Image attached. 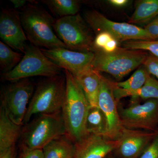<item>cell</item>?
<instances>
[{"instance_id": "17", "label": "cell", "mask_w": 158, "mask_h": 158, "mask_svg": "<svg viewBox=\"0 0 158 158\" xmlns=\"http://www.w3.org/2000/svg\"><path fill=\"white\" fill-rule=\"evenodd\" d=\"M21 126L15 124L9 118L5 109L0 110V152L15 146L21 134Z\"/></svg>"}, {"instance_id": "19", "label": "cell", "mask_w": 158, "mask_h": 158, "mask_svg": "<svg viewBox=\"0 0 158 158\" xmlns=\"http://www.w3.org/2000/svg\"><path fill=\"white\" fill-rule=\"evenodd\" d=\"M86 129L88 134L107 137V120L98 107L90 106L86 119Z\"/></svg>"}, {"instance_id": "28", "label": "cell", "mask_w": 158, "mask_h": 158, "mask_svg": "<svg viewBox=\"0 0 158 158\" xmlns=\"http://www.w3.org/2000/svg\"><path fill=\"white\" fill-rule=\"evenodd\" d=\"M139 158H158V132Z\"/></svg>"}, {"instance_id": "13", "label": "cell", "mask_w": 158, "mask_h": 158, "mask_svg": "<svg viewBox=\"0 0 158 158\" xmlns=\"http://www.w3.org/2000/svg\"><path fill=\"white\" fill-rule=\"evenodd\" d=\"M0 37L11 48L23 54L28 44L20 13L15 9H2L0 15Z\"/></svg>"}, {"instance_id": "22", "label": "cell", "mask_w": 158, "mask_h": 158, "mask_svg": "<svg viewBox=\"0 0 158 158\" xmlns=\"http://www.w3.org/2000/svg\"><path fill=\"white\" fill-rule=\"evenodd\" d=\"M40 2L58 19L75 15L80 10V2L76 0H42Z\"/></svg>"}, {"instance_id": "27", "label": "cell", "mask_w": 158, "mask_h": 158, "mask_svg": "<svg viewBox=\"0 0 158 158\" xmlns=\"http://www.w3.org/2000/svg\"><path fill=\"white\" fill-rule=\"evenodd\" d=\"M113 36L107 32H102L97 34L94 41V49L102 50L106 44L113 38Z\"/></svg>"}, {"instance_id": "31", "label": "cell", "mask_w": 158, "mask_h": 158, "mask_svg": "<svg viewBox=\"0 0 158 158\" xmlns=\"http://www.w3.org/2000/svg\"><path fill=\"white\" fill-rule=\"evenodd\" d=\"M16 151L15 146L0 152V158H16Z\"/></svg>"}, {"instance_id": "15", "label": "cell", "mask_w": 158, "mask_h": 158, "mask_svg": "<svg viewBox=\"0 0 158 158\" xmlns=\"http://www.w3.org/2000/svg\"><path fill=\"white\" fill-rule=\"evenodd\" d=\"M117 144L116 140L104 136L88 134L75 143L74 158H105L115 151Z\"/></svg>"}, {"instance_id": "7", "label": "cell", "mask_w": 158, "mask_h": 158, "mask_svg": "<svg viewBox=\"0 0 158 158\" xmlns=\"http://www.w3.org/2000/svg\"><path fill=\"white\" fill-rule=\"evenodd\" d=\"M54 29L57 37L68 49L94 52V39L91 34V28L79 14L56 19Z\"/></svg>"}, {"instance_id": "6", "label": "cell", "mask_w": 158, "mask_h": 158, "mask_svg": "<svg viewBox=\"0 0 158 158\" xmlns=\"http://www.w3.org/2000/svg\"><path fill=\"white\" fill-rule=\"evenodd\" d=\"M62 69L46 56L39 48L28 44L22 59L11 71L2 74V81L14 82L33 77H50L61 74Z\"/></svg>"}, {"instance_id": "30", "label": "cell", "mask_w": 158, "mask_h": 158, "mask_svg": "<svg viewBox=\"0 0 158 158\" xmlns=\"http://www.w3.org/2000/svg\"><path fill=\"white\" fill-rule=\"evenodd\" d=\"M118 42L117 40L113 37L106 44L102 51L106 53H112L115 52L118 48Z\"/></svg>"}, {"instance_id": "3", "label": "cell", "mask_w": 158, "mask_h": 158, "mask_svg": "<svg viewBox=\"0 0 158 158\" xmlns=\"http://www.w3.org/2000/svg\"><path fill=\"white\" fill-rule=\"evenodd\" d=\"M65 94V76L46 77L40 82L29 103L23 123H29L35 114L61 113Z\"/></svg>"}, {"instance_id": "4", "label": "cell", "mask_w": 158, "mask_h": 158, "mask_svg": "<svg viewBox=\"0 0 158 158\" xmlns=\"http://www.w3.org/2000/svg\"><path fill=\"white\" fill-rule=\"evenodd\" d=\"M40 115L23 128L20 145L30 149H43L55 138L66 135L62 112Z\"/></svg>"}, {"instance_id": "18", "label": "cell", "mask_w": 158, "mask_h": 158, "mask_svg": "<svg viewBox=\"0 0 158 158\" xmlns=\"http://www.w3.org/2000/svg\"><path fill=\"white\" fill-rule=\"evenodd\" d=\"M42 149L44 158H74L75 143L65 135L55 138Z\"/></svg>"}, {"instance_id": "11", "label": "cell", "mask_w": 158, "mask_h": 158, "mask_svg": "<svg viewBox=\"0 0 158 158\" xmlns=\"http://www.w3.org/2000/svg\"><path fill=\"white\" fill-rule=\"evenodd\" d=\"M44 54L59 68L76 77L92 67L94 52H81L59 48H40Z\"/></svg>"}, {"instance_id": "8", "label": "cell", "mask_w": 158, "mask_h": 158, "mask_svg": "<svg viewBox=\"0 0 158 158\" xmlns=\"http://www.w3.org/2000/svg\"><path fill=\"white\" fill-rule=\"evenodd\" d=\"M34 83L28 78L22 79L6 86L1 93V106L11 121L23 124L30 99L35 91Z\"/></svg>"}, {"instance_id": "2", "label": "cell", "mask_w": 158, "mask_h": 158, "mask_svg": "<svg viewBox=\"0 0 158 158\" xmlns=\"http://www.w3.org/2000/svg\"><path fill=\"white\" fill-rule=\"evenodd\" d=\"M37 2L28 4L20 13L23 29L31 44L40 48H67L54 29L56 19Z\"/></svg>"}, {"instance_id": "5", "label": "cell", "mask_w": 158, "mask_h": 158, "mask_svg": "<svg viewBox=\"0 0 158 158\" xmlns=\"http://www.w3.org/2000/svg\"><path fill=\"white\" fill-rule=\"evenodd\" d=\"M92 68L98 71L110 74L120 80L143 64L148 56L144 51L118 48L115 52L106 53L94 51Z\"/></svg>"}, {"instance_id": "24", "label": "cell", "mask_w": 158, "mask_h": 158, "mask_svg": "<svg viewBox=\"0 0 158 158\" xmlns=\"http://www.w3.org/2000/svg\"><path fill=\"white\" fill-rule=\"evenodd\" d=\"M23 54L15 52L1 40L0 41V69L2 73L14 69L22 59Z\"/></svg>"}, {"instance_id": "10", "label": "cell", "mask_w": 158, "mask_h": 158, "mask_svg": "<svg viewBox=\"0 0 158 158\" xmlns=\"http://www.w3.org/2000/svg\"><path fill=\"white\" fill-rule=\"evenodd\" d=\"M123 126L127 128L156 131L158 126V100L149 99L143 104L133 103L118 110Z\"/></svg>"}, {"instance_id": "32", "label": "cell", "mask_w": 158, "mask_h": 158, "mask_svg": "<svg viewBox=\"0 0 158 158\" xmlns=\"http://www.w3.org/2000/svg\"><path fill=\"white\" fill-rule=\"evenodd\" d=\"M34 1H27V0H10V2L12 3L15 9L24 8L28 5V3L33 2Z\"/></svg>"}, {"instance_id": "29", "label": "cell", "mask_w": 158, "mask_h": 158, "mask_svg": "<svg viewBox=\"0 0 158 158\" xmlns=\"http://www.w3.org/2000/svg\"><path fill=\"white\" fill-rule=\"evenodd\" d=\"M19 158H44L42 149H30L20 145Z\"/></svg>"}, {"instance_id": "20", "label": "cell", "mask_w": 158, "mask_h": 158, "mask_svg": "<svg viewBox=\"0 0 158 158\" xmlns=\"http://www.w3.org/2000/svg\"><path fill=\"white\" fill-rule=\"evenodd\" d=\"M149 75L144 66H141L126 81L113 83L114 95L138 90L144 85Z\"/></svg>"}, {"instance_id": "12", "label": "cell", "mask_w": 158, "mask_h": 158, "mask_svg": "<svg viewBox=\"0 0 158 158\" xmlns=\"http://www.w3.org/2000/svg\"><path fill=\"white\" fill-rule=\"evenodd\" d=\"M158 132L123 127L116 139L115 151L122 158H139Z\"/></svg>"}, {"instance_id": "1", "label": "cell", "mask_w": 158, "mask_h": 158, "mask_svg": "<svg viewBox=\"0 0 158 158\" xmlns=\"http://www.w3.org/2000/svg\"><path fill=\"white\" fill-rule=\"evenodd\" d=\"M65 76L66 94L61 112L66 135L75 143L88 135L86 122L90 106L73 75L65 70Z\"/></svg>"}, {"instance_id": "33", "label": "cell", "mask_w": 158, "mask_h": 158, "mask_svg": "<svg viewBox=\"0 0 158 158\" xmlns=\"http://www.w3.org/2000/svg\"><path fill=\"white\" fill-rule=\"evenodd\" d=\"M109 3L116 7H122L126 6L129 1L127 0H110Z\"/></svg>"}, {"instance_id": "34", "label": "cell", "mask_w": 158, "mask_h": 158, "mask_svg": "<svg viewBox=\"0 0 158 158\" xmlns=\"http://www.w3.org/2000/svg\"><path fill=\"white\" fill-rule=\"evenodd\" d=\"M105 158H113V157L111 155H109L108 156H107Z\"/></svg>"}, {"instance_id": "16", "label": "cell", "mask_w": 158, "mask_h": 158, "mask_svg": "<svg viewBox=\"0 0 158 158\" xmlns=\"http://www.w3.org/2000/svg\"><path fill=\"white\" fill-rule=\"evenodd\" d=\"M102 76L92 68L76 77L90 107H98V100Z\"/></svg>"}, {"instance_id": "25", "label": "cell", "mask_w": 158, "mask_h": 158, "mask_svg": "<svg viewBox=\"0 0 158 158\" xmlns=\"http://www.w3.org/2000/svg\"><path fill=\"white\" fill-rule=\"evenodd\" d=\"M123 46L127 49L149 51L153 56L158 57V40H130Z\"/></svg>"}, {"instance_id": "9", "label": "cell", "mask_w": 158, "mask_h": 158, "mask_svg": "<svg viewBox=\"0 0 158 158\" xmlns=\"http://www.w3.org/2000/svg\"><path fill=\"white\" fill-rule=\"evenodd\" d=\"M85 21L97 34L107 32L118 41L152 40L144 28L129 23L112 21L96 10L85 12Z\"/></svg>"}, {"instance_id": "23", "label": "cell", "mask_w": 158, "mask_h": 158, "mask_svg": "<svg viewBox=\"0 0 158 158\" xmlns=\"http://www.w3.org/2000/svg\"><path fill=\"white\" fill-rule=\"evenodd\" d=\"M117 102L123 98L131 97L135 99L158 100V80L149 76L144 85L138 90L132 92H127L114 95Z\"/></svg>"}, {"instance_id": "21", "label": "cell", "mask_w": 158, "mask_h": 158, "mask_svg": "<svg viewBox=\"0 0 158 158\" xmlns=\"http://www.w3.org/2000/svg\"><path fill=\"white\" fill-rule=\"evenodd\" d=\"M158 15V0H143L138 2L129 23L144 24Z\"/></svg>"}, {"instance_id": "26", "label": "cell", "mask_w": 158, "mask_h": 158, "mask_svg": "<svg viewBox=\"0 0 158 158\" xmlns=\"http://www.w3.org/2000/svg\"><path fill=\"white\" fill-rule=\"evenodd\" d=\"M143 64L149 74L152 75L158 79V57L148 55Z\"/></svg>"}, {"instance_id": "14", "label": "cell", "mask_w": 158, "mask_h": 158, "mask_svg": "<svg viewBox=\"0 0 158 158\" xmlns=\"http://www.w3.org/2000/svg\"><path fill=\"white\" fill-rule=\"evenodd\" d=\"M113 82L102 76L98 97V107L102 111L107 120V138L116 140L123 126L118 114L117 102L113 93Z\"/></svg>"}]
</instances>
